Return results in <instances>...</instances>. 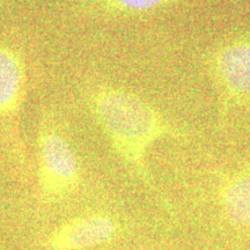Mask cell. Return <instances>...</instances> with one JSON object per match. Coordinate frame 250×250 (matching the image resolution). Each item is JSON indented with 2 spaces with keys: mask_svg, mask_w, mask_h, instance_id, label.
Here are the masks:
<instances>
[{
  "mask_svg": "<svg viewBox=\"0 0 250 250\" xmlns=\"http://www.w3.org/2000/svg\"><path fill=\"white\" fill-rule=\"evenodd\" d=\"M93 116L112 149L144 186L170 210L169 203L153 180L147 154L164 139H187L190 133L142 96L114 86H102L89 98Z\"/></svg>",
  "mask_w": 250,
  "mask_h": 250,
  "instance_id": "cell-1",
  "label": "cell"
},
{
  "mask_svg": "<svg viewBox=\"0 0 250 250\" xmlns=\"http://www.w3.org/2000/svg\"><path fill=\"white\" fill-rule=\"evenodd\" d=\"M205 64L217 94L219 126H223L234 110L250 104V29L214 45Z\"/></svg>",
  "mask_w": 250,
  "mask_h": 250,
  "instance_id": "cell-2",
  "label": "cell"
},
{
  "mask_svg": "<svg viewBox=\"0 0 250 250\" xmlns=\"http://www.w3.org/2000/svg\"><path fill=\"white\" fill-rule=\"evenodd\" d=\"M37 148L41 202L44 205L58 204L79 188L80 167L77 154L57 125L45 120L41 124Z\"/></svg>",
  "mask_w": 250,
  "mask_h": 250,
  "instance_id": "cell-3",
  "label": "cell"
},
{
  "mask_svg": "<svg viewBox=\"0 0 250 250\" xmlns=\"http://www.w3.org/2000/svg\"><path fill=\"white\" fill-rule=\"evenodd\" d=\"M123 225L104 212L74 215L52 228L42 241L44 250H89L121 236Z\"/></svg>",
  "mask_w": 250,
  "mask_h": 250,
  "instance_id": "cell-4",
  "label": "cell"
},
{
  "mask_svg": "<svg viewBox=\"0 0 250 250\" xmlns=\"http://www.w3.org/2000/svg\"><path fill=\"white\" fill-rule=\"evenodd\" d=\"M218 204L225 220L240 229H250V162L220 176Z\"/></svg>",
  "mask_w": 250,
  "mask_h": 250,
  "instance_id": "cell-5",
  "label": "cell"
},
{
  "mask_svg": "<svg viewBox=\"0 0 250 250\" xmlns=\"http://www.w3.org/2000/svg\"><path fill=\"white\" fill-rule=\"evenodd\" d=\"M26 71L21 56L9 46L0 45V117L18 110L23 98Z\"/></svg>",
  "mask_w": 250,
  "mask_h": 250,
  "instance_id": "cell-6",
  "label": "cell"
},
{
  "mask_svg": "<svg viewBox=\"0 0 250 250\" xmlns=\"http://www.w3.org/2000/svg\"><path fill=\"white\" fill-rule=\"evenodd\" d=\"M171 0H108L112 7L123 12H146L164 6Z\"/></svg>",
  "mask_w": 250,
  "mask_h": 250,
  "instance_id": "cell-7",
  "label": "cell"
}]
</instances>
